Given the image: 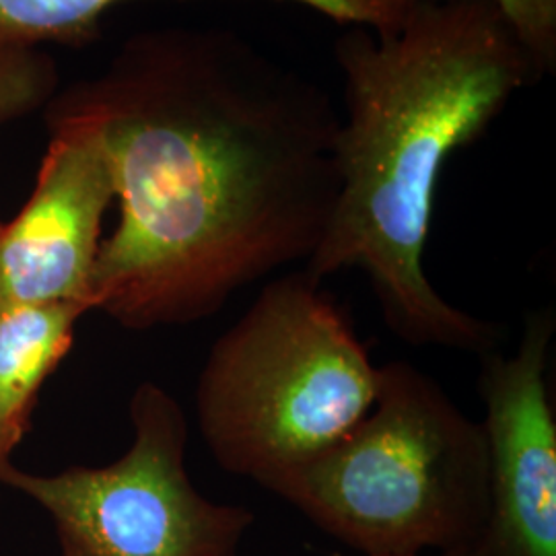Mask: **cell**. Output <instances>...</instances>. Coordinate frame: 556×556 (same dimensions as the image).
Masks as SVG:
<instances>
[{"mask_svg": "<svg viewBox=\"0 0 556 556\" xmlns=\"http://www.w3.org/2000/svg\"><path fill=\"white\" fill-rule=\"evenodd\" d=\"M441 556H491L484 548H482V544H478V546H466V548H456V551H447V553H443Z\"/></svg>", "mask_w": 556, "mask_h": 556, "instance_id": "cell-12", "label": "cell"}, {"mask_svg": "<svg viewBox=\"0 0 556 556\" xmlns=\"http://www.w3.org/2000/svg\"><path fill=\"white\" fill-rule=\"evenodd\" d=\"M378 388L353 319L299 268L266 282L211 346L194 397L200 438L219 468L270 489L353 431Z\"/></svg>", "mask_w": 556, "mask_h": 556, "instance_id": "cell-3", "label": "cell"}, {"mask_svg": "<svg viewBox=\"0 0 556 556\" xmlns=\"http://www.w3.org/2000/svg\"><path fill=\"white\" fill-rule=\"evenodd\" d=\"M132 443L116 462L34 475L13 464L0 484L38 503L77 556H238L254 514L200 495L188 475V420L153 381L130 397Z\"/></svg>", "mask_w": 556, "mask_h": 556, "instance_id": "cell-5", "label": "cell"}, {"mask_svg": "<svg viewBox=\"0 0 556 556\" xmlns=\"http://www.w3.org/2000/svg\"><path fill=\"white\" fill-rule=\"evenodd\" d=\"M50 142L36 186L0 225V307L91 305V277L114 202V176L93 119L46 108Z\"/></svg>", "mask_w": 556, "mask_h": 556, "instance_id": "cell-6", "label": "cell"}, {"mask_svg": "<svg viewBox=\"0 0 556 556\" xmlns=\"http://www.w3.org/2000/svg\"><path fill=\"white\" fill-rule=\"evenodd\" d=\"M128 0H0V40L43 48H83L100 38L101 21ZM337 20L342 0H293Z\"/></svg>", "mask_w": 556, "mask_h": 556, "instance_id": "cell-9", "label": "cell"}, {"mask_svg": "<svg viewBox=\"0 0 556 556\" xmlns=\"http://www.w3.org/2000/svg\"><path fill=\"white\" fill-rule=\"evenodd\" d=\"M89 312L73 301L0 307V472L13 464L40 390Z\"/></svg>", "mask_w": 556, "mask_h": 556, "instance_id": "cell-8", "label": "cell"}, {"mask_svg": "<svg viewBox=\"0 0 556 556\" xmlns=\"http://www.w3.org/2000/svg\"><path fill=\"white\" fill-rule=\"evenodd\" d=\"M46 108L93 119L108 151L119 219L91 305L126 330L213 318L326 238L340 112L233 29L139 31Z\"/></svg>", "mask_w": 556, "mask_h": 556, "instance_id": "cell-1", "label": "cell"}, {"mask_svg": "<svg viewBox=\"0 0 556 556\" xmlns=\"http://www.w3.org/2000/svg\"><path fill=\"white\" fill-rule=\"evenodd\" d=\"M268 491L365 556L478 546L491 511L484 431L431 376L390 361L357 427Z\"/></svg>", "mask_w": 556, "mask_h": 556, "instance_id": "cell-4", "label": "cell"}, {"mask_svg": "<svg viewBox=\"0 0 556 556\" xmlns=\"http://www.w3.org/2000/svg\"><path fill=\"white\" fill-rule=\"evenodd\" d=\"M334 56L340 194L303 268L319 280L363 270L381 318L413 346L495 351L497 326L439 295L425 248L445 163L544 77L540 64L495 0H417L390 31L346 25Z\"/></svg>", "mask_w": 556, "mask_h": 556, "instance_id": "cell-2", "label": "cell"}, {"mask_svg": "<svg viewBox=\"0 0 556 556\" xmlns=\"http://www.w3.org/2000/svg\"><path fill=\"white\" fill-rule=\"evenodd\" d=\"M555 316L532 312L516 355H480L491 556H556V418L548 383Z\"/></svg>", "mask_w": 556, "mask_h": 556, "instance_id": "cell-7", "label": "cell"}, {"mask_svg": "<svg viewBox=\"0 0 556 556\" xmlns=\"http://www.w3.org/2000/svg\"><path fill=\"white\" fill-rule=\"evenodd\" d=\"M60 556H77L75 555V553H73V551H68V548H64V546H62V555Z\"/></svg>", "mask_w": 556, "mask_h": 556, "instance_id": "cell-13", "label": "cell"}, {"mask_svg": "<svg viewBox=\"0 0 556 556\" xmlns=\"http://www.w3.org/2000/svg\"><path fill=\"white\" fill-rule=\"evenodd\" d=\"M544 75L556 68V0H495Z\"/></svg>", "mask_w": 556, "mask_h": 556, "instance_id": "cell-11", "label": "cell"}, {"mask_svg": "<svg viewBox=\"0 0 556 556\" xmlns=\"http://www.w3.org/2000/svg\"><path fill=\"white\" fill-rule=\"evenodd\" d=\"M56 91V62L43 48L0 40V124L46 110Z\"/></svg>", "mask_w": 556, "mask_h": 556, "instance_id": "cell-10", "label": "cell"}]
</instances>
